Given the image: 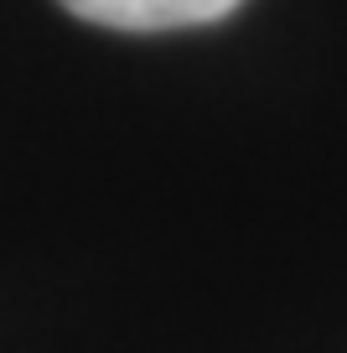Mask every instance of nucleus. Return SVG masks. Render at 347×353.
Here are the masks:
<instances>
[{"instance_id":"f257e3e1","label":"nucleus","mask_w":347,"mask_h":353,"mask_svg":"<svg viewBox=\"0 0 347 353\" xmlns=\"http://www.w3.org/2000/svg\"><path fill=\"white\" fill-rule=\"evenodd\" d=\"M78 21L114 26V32H171V26H207L239 11L244 0H57Z\"/></svg>"}]
</instances>
